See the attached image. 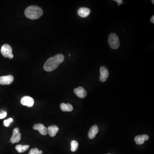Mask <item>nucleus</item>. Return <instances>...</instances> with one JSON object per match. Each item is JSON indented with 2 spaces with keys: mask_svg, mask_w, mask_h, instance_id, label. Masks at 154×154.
Segmentation results:
<instances>
[{
  "mask_svg": "<svg viewBox=\"0 0 154 154\" xmlns=\"http://www.w3.org/2000/svg\"><path fill=\"white\" fill-rule=\"evenodd\" d=\"M100 80L102 82L106 81L109 77V71L105 66L101 67L100 69Z\"/></svg>",
  "mask_w": 154,
  "mask_h": 154,
  "instance_id": "6",
  "label": "nucleus"
},
{
  "mask_svg": "<svg viewBox=\"0 0 154 154\" xmlns=\"http://www.w3.org/2000/svg\"><path fill=\"white\" fill-rule=\"evenodd\" d=\"M14 122V119L12 118H10L9 119H6L3 121V125L5 127H9L10 126V123Z\"/></svg>",
  "mask_w": 154,
  "mask_h": 154,
  "instance_id": "19",
  "label": "nucleus"
},
{
  "mask_svg": "<svg viewBox=\"0 0 154 154\" xmlns=\"http://www.w3.org/2000/svg\"><path fill=\"white\" fill-rule=\"evenodd\" d=\"M108 43L111 48L117 49L120 46V42L117 35L115 33H111L108 37Z\"/></svg>",
  "mask_w": 154,
  "mask_h": 154,
  "instance_id": "3",
  "label": "nucleus"
},
{
  "mask_svg": "<svg viewBox=\"0 0 154 154\" xmlns=\"http://www.w3.org/2000/svg\"><path fill=\"white\" fill-rule=\"evenodd\" d=\"M8 58H9V59H13V58H14V54H10V55L9 56Z\"/></svg>",
  "mask_w": 154,
  "mask_h": 154,
  "instance_id": "23",
  "label": "nucleus"
},
{
  "mask_svg": "<svg viewBox=\"0 0 154 154\" xmlns=\"http://www.w3.org/2000/svg\"><path fill=\"white\" fill-rule=\"evenodd\" d=\"M64 60L63 54H57L47 60L44 66V69L47 72H52L56 69Z\"/></svg>",
  "mask_w": 154,
  "mask_h": 154,
  "instance_id": "1",
  "label": "nucleus"
},
{
  "mask_svg": "<svg viewBox=\"0 0 154 154\" xmlns=\"http://www.w3.org/2000/svg\"><path fill=\"white\" fill-rule=\"evenodd\" d=\"M98 131H99V129L98 126L96 125H93L90 129L88 134V138L90 139L94 138L98 133Z\"/></svg>",
  "mask_w": 154,
  "mask_h": 154,
  "instance_id": "14",
  "label": "nucleus"
},
{
  "mask_svg": "<svg viewBox=\"0 0 154 154\" xmlns=\"http://www.w3.org/2000/svg\"><path fill=\"white\" fill-rule=\"evenodd\" d=\"M7 116V113L4 111H2V112L0 113V119H3L6 117Z\"/></svg>",
  "mask_w": 154,
  "mask_h": 154,
  "instance_id": "20",
  "label": "nucleus"
},
{
  "mask_svg": "<svg viewBox=\"0 0 154 154\" xmlns=\"http://www.w3.org/2000/svg\"><path fill=\"white\" fill-rule=\"evenodd\" d=\"M21 139V134L19 132V128H16L13 130V135L10 139L11 143H15L19 142Z\"/></svg>",
  "mask_w": 154,
  "mask_h": 154,
  "instance_id": "4",
  "label": "nucleus"
},
{
  "mask_svg": "<svg viewBox=\"0 0 154 154\" xmlns=\"http://www.w3.org/2000/svg\"><path fill=\"white\" fill-rule=\"evenodd\" d=\"M43 14L41 8L37 6H30L28 7L24 12L26 17L31 20L38 19Z\"/></svg>",
  "mask_w": 154,
  "mask_h": 154,
  "instance_id": "2",
  "label": "nucleus"
},
{
  "mask_svg": "<svg viewBox=\"0 0 154 154\" xmlns=\"http://www.w3.org/2000/svg\"><path fill=\"white\" fill-rule=\"evenodd\" d=\"M14 76L11 75L0 77V84L1 85H9L13 82Z\"/></svg>",
  "mask_w": 154,
  "mask_h": 154,
  "instance_id": "8",
  "label": "nucleus"
},
{
  "mask_svg": "<svg viewBox=\"0 0 154 154\" xmlns=\"http://www.w3.org/2000/svg\"><path fill=\"white\" fill-rule=\"evenodd\" d=\"M152 3H153V4H154V0H153V1H152Z\"/></svg>",
  "mask_w": 154,
  "mask_h": 154,
  "instance_id": "24",
  "label": "nucleus"
},
{
  "mask_svg": "<svg viewBox=\"0 0 154 154\" xmlns=\"http://www.w3.org/2000/svg\"><path fill=\"white\" fill-rule=\"evenodd\" d=\"M1 53L5 58H8L12 53V48L8 44L3 45L1 48Z\"/></svg>",
  "mask_w": 154,
  "mask_h": 154,
  "instance_id": "7",
  "label": "nucleus"
},
{
  "mask_svg": "<svg viewBox=\"0 0 154 154\" xmlns=\"http://www.w3.org/2000/svg\"><path fill=\"white\" fill-rule=\"evenodd\" d=\"M114 1L117 3L118 6H119L120 4H122L123 3V1L122 0H114Z\"/></svg>",
  "mask_w": 154,
  "mask_h": 154,
  "instance_id": "21",
  "label": "nucleus"
},
{
  "mask_svg": "<svg viewBox=\"0 0 154 154\" xmlns=\"http://www.w3.org/2000/svg\"><path fill=\"white\" fill-rule=\"evenodd\" d=\"M29 148V145H17L16 147V149L19 153H22L27 151Z\"/></svg>",
  "mask_w": 154,
  "mask_h": 154,
  "instance_id": "16",
  "label": "nucleus"
},
{
  "mask_svg": "<svg viewBox=\"0 0 154 154\" xmlns=\"http://www.w3.org/2000/svg\"><path fill=\"white\" fill-rule=\"evenodd\" d=\"M71 150L72 152H76L77 150L78 147V143L75 140H73L71 143Z\"/></svg>",
  "mask_w": 154,
  "mask_h": 154,
  "instance_id": "17",
  "label": "nucleus"
},
{
  "mask_svg": "<svg viewBox=\"0 0 154 154\" xmlns=\"http://www.w3.org/2000/svg\"><path fill=\"white\" fill-rule=\"evenodd\" d=\"M47 133L51 137H54L56 136L59 130L58 127L56 125L50 126L47 128Z\"/></svg>",
  "mask_w": 154,
  "mask_h": 154,
  "instance_id": "11",
  "label": "nucleus"
},
{
  "mask_svg": "<svg viewBox=\"0 0 154 154\" xmlns=\"http://www.w3.org/2000/svg\"><path fill=\"white\" fill-rule=\"evenodd\" d=\"M74 92L75 95L80 98H84L87 95L86 90L81 87H79L75 89L74 90Z\"/></svg>",
  "mask_w": 154,
  "mask_h": 154,
  "instance_id": "10",
  "label": "nucleus"
},
{
  "mask_svg": "<svg viewBox=\"0 0 154 154\" xmlns=\"http://www.w3.org/2000/svg\"><path fill=\"white\" fill-rule=\"evenodd\" d=\"M149 139V137L147 134L142 135H138L134 138L135 142L138 145H142L143 144L144 141L148 140Z\"/></svg>",
  "mask_w": 154,
  "mask_h": 154,
  "instance_id": "13",
  "label": "nucleus"
},
{
  "mask_svg": "<svg viewBox=\"0 0 154 154\" xmlns=\"http://www.w3.org/2000/svg\"><path fill=\"white\" fill-rule=\"evenodd\" d=\"M34 130H37L41 134L43 135H46L47 134V129L44 125L42 124H35L33 127Z\"/></svg>",
  "mask_w": 154,
  "mask_h": 154,
  "instance_id": "9",
  "label": "nucleus"
},
{
  "mask_svg": "<svg viewBox=\"0 0 154 154\" xmlns=\"http://www.w3.org/2000/svg\"></svg>",
  "mask_w": 154,
  "mask_h": 154,
  "instance_id": "25",
  "label": "nucleus"
},
{
  "mask_svg": "<svg viewBox=\"0 0 154 154\" xmlns=\"http://www.w3.org/2000/svg\"><path fill=\"white\" fill-rule=\"evenodd\" d=\"M43 151L39 150L37 148L32 149L30 151V153L28 154H42Z\"/></svg>",
  "mask_w": 154,
  "mask_h": 154,
  "instance_id": "18",
  "label": "nucleus"
},
{
  "mask_svg": "<svg viewBox=\"0 0 154 154\" xmlns=\"http://www.w3.org/2000/svg\"><path fill=\"white\" fill-rule=\"evenodd\" d=\"M90 13V9L87 7H81L78 10V15L82 18H86L88 16Z\"/></svg>",
  "mask_w": 154,
  "mask_h": 154,
  "instance_id": "12",
  "label": "nucleus"
},
{
  "mask_svg": "<svg viewBox=\"0 0 154 154\" xmlns=\"http://www.w3.org/2000/svg\"><path fill=\"white\" fill-rule=\"evenodd\" d=\"M21 103L24 106H26L29 108H31L34 105V99L31 97L25 96L21 99Z\"/></svg>",
  "mask_w": 154,
  "mask_h": 154,
  "instance_id": "5",
  "label": "nucleus"
},
{
  "mask_svg": "<svg viewBox=\"0 0 154 154\" xmlns=\"http://www.w3.org/2000/svg\"><path fill=\"white\" fill-rule=\"evenodd\" d=\"M60 108L61 111L64 112H71L73 110V106L69 103H62L60 104Z\"/></svg>",
  "mask_w": 154,
  "mask_h": 154,
  "instance_id": "15",
  "label": "nucleus"
},
{
  "mask_svg": "<svg viewBox=\"0 0 154 154\" xmlns=\"http://www.w3.org/2000/svg\"><path fill=\"white\" fill-rule=\"evenodd\" d=\"M150 21L152 23H154V16H153L151 18V19H150Z\"/></svg>",
  "mask_w": 154,
  "mask_h": 154,
  "instance_id": "22",
  "label": "nucleus"
}]
</instances>
